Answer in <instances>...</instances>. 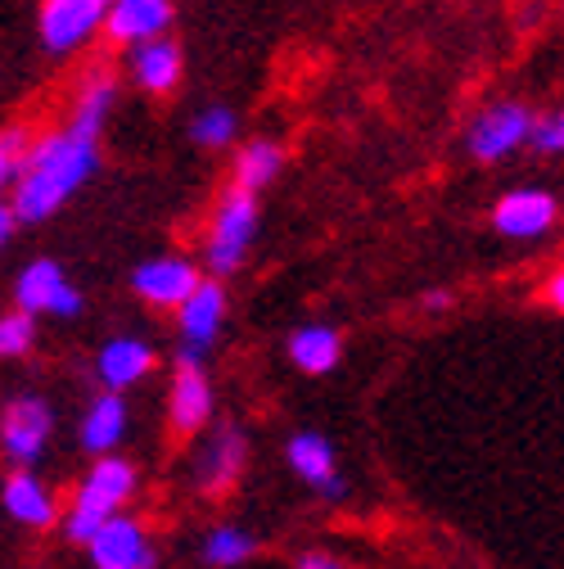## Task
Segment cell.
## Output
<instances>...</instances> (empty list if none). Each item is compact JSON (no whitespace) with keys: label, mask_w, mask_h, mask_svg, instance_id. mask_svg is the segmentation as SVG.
Wrapping results in <instances>:
<instances>
[{"label":"cell","mask_w":564,"mask_h":569,"mask_svg":"<svg viewBox=\"0 0 564 569\" xmlns=\"http://www.w3.org/2000/svg\"><path fill=\"white\" fill-rule=\"evenodd\" d=\"M95 172H100V146L95 140H82L68 127L32 136L28 154H23V168H19V181H14L10 199H6L10 212H14V222L19 227L50 222Z\"/></svg>","instance_id":"1"},{"label":"cell","mask_w":564,"mask_h":569,"mask_svg":"<svg viewBox=\"0 0 564 569\" xmlns=\"http://www.w3.org/2000/svg\"><path fill=\"white\" fill-rule=\"evenodd\" d=\"M135 483H140V475H135V466L127 457H118V452L113 457H95V466L87 470V479H82V488L73 497V507H68V516H63V538L87 547L100 525L122 516V507L135 497Z\"/></svg>","instance_id":"2"},{"label":"cell","mask_w":564,"mask_h":569,"mask_svg":"<svg viewBox=\"0 0 564 569\" xmlns=\"http://www.w3.org/2000/svg\"><path fill=\"white\" fill-rule=\"evenodd\" d=\"M262 231V208L244 190H222L213 212H208V231H203V267L213 280H226L244 267L253 240Z\"/></svg>","instance_id":"3"},{"label":"cell","mask_w":564,"mask_h":569,"mask_svg":"<svg viewBox=\"0 0 564 569\" xmlns=\"http://www.w3.org/2000/svg\"><path fill=\"white\" fill-rule=\"evenodd\" d=\"M528 122H533L528 104H520V100H492L465 127V154L474 163H506L511 154H520L528 146Z\"/></svg>","instance_id":"4"},{"label":"cell","mask_w":564,"mask_h":569,"mask_svg":"<svg viewBox=\"0 0 564 569\" xmlns=\"http://www.w3.org/2000/svg\"><path fill=\"white\" fill-rule=\"evenodd\" d=\"M54 439V411L37 393H19L0 411V452L14 470H32Z\"/></svg>","instance_id":"5"},{"label":"cell","mask_w":564,"mask_h":569,"mask_svg":"<svg viewBox=\"0 0 564 569\" xmlns=\"http://www.w3.org/2000/svg\"><path fill=\"white\" fill-rule=\"evenodd\" d=\"M82 290L54 258H32L19 276H14V308L28 317H59V321H73L82 312Z\"/></svg>","instance_id":"6"},{"label":"cell","mask_w":564,"mask_h":569,"mask_svg":"<svg viewBox=\"0 0 564 569\" xmlns=\"http://www.w3.org/2000/svg\"><path fill=\"white\" fill-rule=\"evenodd\" d=\"M104 32V10L95 0H41L37 6V37L46 54H78Z\"/></svg>","instance_id":"7"},{"label":"cell","mask_w":564,"mask_h":569,"mask_svg":"<svg viewBox=\"0 0 564 569\" xmlns=\"http://www.w3.org/2000/svg\"><path fill=\"white\" fill-rule=\"evenodd\" d=\"M492 227H497V236L520 240V244L542 240L560 227V199L542 186H515L492 203Z\"/></svg>","instance_id":"8"},{"label":"cell","mask_w":564,"mask_h":569,"mask_svg":"<svg viewBox=\"0 0 564 569\" xmlns=\"http://www.w3.org/2000/svg\"><path fill=\"white\" fill-rule=\"evenodd\" d=\"M199 280H203V271H199L194 258H185V253H159V258H145V262L131 271V295L140 303L159 308V312H177Z\"/></svg>","instance_id":"9"},{"label":"cell","mask_w":564,"mask_h":569,"mask_svg":"<svg viewBox=\"0 0 564 569\" xmlns=\"http://www.w3.org/2000/svg\"><path fill=\"white\" fill-rule=\"evenodd\" d=\"M226 308H231L226 284L213 280V276H203L194 290L185 295V303L172 312V317H177V343H190V348L213 352V348H218V335H222V326H226Z\"/></svg>","instance_id":"10"},{"label":"cell","mask_w":564,"mask_h":569,"mask_svg":"<svg viewBox=\"0 0 564 569\" xmlns=\"http://www.w3.org/2000/svg\"><path fill=\"white\" fill-rule=\"evenodd\" d=\"M244 466H249L244 430H240V425H231V420H222L218 435L203 443V452H199V461H194V488H199L203 497H226V492L240 483Z\"/></svg>","instance_id":"11"},{"label":"cell","mask_w":564,"mask_h":569,"mask_svg":"<svg viewBox=\"0 0 564 569\" xmlns=\"http://www.w3.org/2000/svg\"><path fill=\"white\" fill-rule=\"evenodd\" d=\"M91 565L95 569H154V542L150 529L135 516H113L109 525H100L87 542Z\"/></svg>","instance_id":"12"},{"label":"cell","mask_w":564,"mask_h":569,"mask_svg":"<svg viewBox=\"0 0 564 569\" xmlns=\"http://www.w3.org/2000/svg\"><path fill=\"white\" fill-rule=\"evenodd\" d=\"M177 23V0H113L104 10V37L122 50L168 37Z\"/></svg>","instance_id":"13"},{"label":"cell","mask_w":564,"mask_h":569,"mask_svg":"<svg viewBox=\"0 0 564 569\" xmlns=\"http://www.w3.org/2000/svg\"><path fill=\"white\" fill-rule=\"evenodd\" d=\"M185 78V50L181 41L172 37H159V41H145V46H131L127 50V82L145 96H172Z\"/></svg>","instance_id":"14"},{"label":"cell","mask_w":564,"mask_h":569,"mask_svg":"<svg viewBox=\"0 0 564 569\" xmlns=\"http://www.w3.org/2000/svg\"><path fill=\"white\" fill-rule=\"evenodd\" d=\"M285 461H290V470H294L308 488H316L321 497H330V502L348 497V479L339 475V457H334V443H330L325 435H316V430L290 435Z\"/></svg>","instance_id":"15"},{"label":"cell","mask_w":564,"mask_h":569,"mask_svg":"<svg viewBox=\"0 0 564 569\" xmlns=\"http://www.w3.org/2000/svg\"><path fill=\"white\" fill-rule=\"evenodd\" d=\"M159 362V352L150 339L140 335H113L100 352H95V380L104 385V393H127L145 380Z\"/></svg>","instance_id":"16"},{"label":"cell","mask_w":564,"mask_h":569,"mask_svg":"<svg viewBox=\"0 0 564 569\" xmlns=\"http://www.w3.org/2000/svg\"><path fill=\"white\" fill-rule=\"evenodd\" d=\"M213 407H218V393H213V380L203 371H177L172 385H168V425L172 435L190 439L199 435L208 420H213Z\"/></svg>","instance_id":"17"},{"label":"cell","mask_w":564,"mask_h":569,"mask_svg":"<svg viewBox=\"0 0 564 569\" xmlns=\"http://www.w3.org/2000/svg\"><path fill=\"white\" fill-rule=\"evenodd\" d=\"M0 502H6L10 520L28 525V529H50V525L59 520L54 492H50L32 470H14L6 483H0Z\"/></svg>","instance_id":"18"},{"label":"cell","mask_w":564,"mask_h":569,"mask_svg":"<svg viewBox=\"0 0 564 569\" xmlns=\"http://www.w3.org/2000/svg\"><path fill=\"white\" fill-rule=\"evenodd\" d=\"M127 430H131L127 398L122 393H95L87 416H82V448L91 457H113L118 443L127 439Z\"/></svg>","instance_id":"19"},{"label":"cell","mask_w":564,"mask_h":569,"mask_svg":"<svg viewBox=\"0 0 564 569\" xmlns=\"http://www.w3.org/2000/svg\"><path fill=\"white\" fill-rule=\"evenodd\" d=\"M113 104H118V78L104 73V68H95V73L82 78V87L73 96V118H68V131L82 136V140H95V146H100V131H104Z\"/></svg>","instance_id":"20"},{"label":"cell","mask_w":564,"mask_h":569,"mask_svg":"<svg viewBox=\"0 0 564 569\" xmlns=\"http://www.w3.org/2000/svg\"><path fill=\"white\" fill-rule=\"evenodd\" d=\"M285 352H290V362L303 376H330L339 367V358H343V335L334 326H325V321H308V326H299L290 335Z\"/></svg>","instance_id":"21"},{"label":"cell","mask_w":564,"mask_h":569,"mask_svg":"<svg viewBox=\"0 0 564 569\" xmlns=\"http://www.w3.org/2000/svg\"><path fill=\"white\" fill-rule=\"evenodd\" d=\"M280 172H285V150H280V140H249L244 150H235L231 159V190H244V194H262Z\"/></svg>","instance_id":"22"},{"label":"cell","mask_w":564,"mask_h":569,"mask_svg":"<svg viewBox=\"0 0 564 569\" xmlns=\"http://www.w3.org/2000/svg\"><path fill=\"white\" fill-rule=\"evenodd\" d=\"M199 556H203L208 569H235V565L258 556V538L240 525H213L199 542Z\"/></svg>","instance_id":"23"},{"label":"cell","mask_w":564,"mask_h":569,"mask_svg":"<svg viewBox=\"0 0 564 569\" xmlns=\"http://www.w3.org/2000/svg\"><path fill=\"white\" fill-rule=\"evenodd\" d=\"M240 136V113L231 104H203L190 118V140L199 150H231Z\"/></svg>","instance_id":"24"},{"label":"cell","mask_w":564,"mask_h":569,"mask_svg":"<svg viewBox=\"0 0 564 569\" xmlns=\"http://www.w3.org/2000/svg\"><path fill=\"white\" fill-rule=\"evenodd\" d=\"M37 348V317L10 308L0 312V358L14 362V358H28V352Z\"/></svg>","instance_id":"25"},{"label":"cell","mask_w":564,"mask_h":569,"mask_svg":"<svg viewBox=\"0 0 564 569\" xmlns=\"http://www.w3.org/2000/svg\"><path fill=\"white\" fill-rule=\"evenodd\" d=\"M28 140H32L28 127H6V131H0V199H6V194L14 190V181H19Z\"/></svg>","instance_id":"26"},{"label":"cell","mask_w":564,"mask_h":569,"mask_svg":"<svg viewBox=\"0 0 564 569\" xmlns=\"http://www.w3.org/2000/svg\"><path fill=\"white\" fill-rule=\"evenodd\" d=\"M528 146H533L537 154H546V159H555V154L564 150V113H560V109L533 113V122H528Z\"/></svg>","instance_id":"27"},{"label":"cell","mask_w":564,"mask_h":569,"mask_svg":"<svg viewBox=\"0 0 564 569\" xmlns=\"http://www.w3.org/2000/svg\"><path fill=\"white\" fill-rule=\"evenodd\" d=\"M537 299H542L551 312L564 308V267H551V271H546V280L537 284Z\"/></svg>","instance_id":"28"},{"label":"cell","mask_w":564,"mask_h":569,"mask_svg":"<svg viewBox=\"0 0 564 569\" xmlns=\"http://www.w3.org/2000/svg\"><path fill=\"white\" fill-rule=\"evenodd\" d=\"M294 569H352V565H343V560H334V556H325V551H308V556H299Z\"/></svg>","instance_id":"29"},{"label":"cell","mask_w":564,"mask_h":569,"mask_svg":"<svg viewBox=\"0 0 564 569\" xmlns=\"http://www.w3.org/2000/svg\"><path fill=\"white\" fill-rule=\"evenodd\" d=\"M14 231H19V222H14V212H10V203L0 199V249H6L10 240H14Z\"/></svg>","instance_id":"30"},{"label":"cell","mask_w":564,"mask_h":569,"mask_svg":"<svg viewBox=\"0 0 564 569\" xmlns=\"http://www.w3.org/2000/svg\"><path fill=\"white\" fill-rule=\"evenodd\" d=\"M447 303H452V299H447V290H434V295H425V308H430V312H443Z\"/></svg>","instance_id":"31"},{"label":"cell","mask_w":564,"mask_h":569,"mask_svg":"<svg viewBox=\"0 0 564 569\" xmlns=\"http://www.w3.org/2000/svg\"><path fill=\"white\" fill-rule=\"evenodd\" d=\"M95 6H100V10H109V6H113V0H95Z\"/></svg>","instance_id":"32"}]
</instances>
